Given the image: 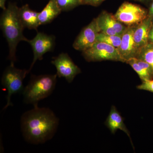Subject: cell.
Listing matches in <instances>:
<instances>
[{
    "instance_id": "obj_1",
    "label": "cell",
    "mask_w": 153,
    "mask_h": 153,
    "mask_svg": "<svg viewBox=\"0 0 153 153\" xmlns=\"http://www.w3.org/2000/svg\"><path fill=\"white\" fill-rule=\"evenodd\" d=\"M59 120L54 113L47 108L34 106L21 118V129L25 140L38 145L46 143L55 135Z\"/></svg>"
},
{
    "instance_id": "obj_2",
    "label": "cell",
    "mask_w": 153,
    "mask_h": 153,
    "mask_svg": "<svg viewBox=\"0 0 153 153\" xmlns=\"http://www.w3.org/2000/svg\"><path fill=\"white\" fill-rule=\"evenodd\" d=\"M19 10L16 4L10 3L7 9L3 10L0 19L1 30L8 44V58L13 65L16 61V52L18 44L21 41L28 42L29 41L23 34L25 28L20 20Z\"/></svg>"
},
{
    "instance_id": "obj_3",
    "label": "cell",
    "mask_w": 153,
    "mask_h": 153,
    "mask_svg": "<svg viewBox=\"0 0 153 153\" xmlns=\"http://www.w3.org/2000/svg\"><path fill=\"white\" fill-rule=\"evenodd\" d=\"M57 74L31 75L28 85L23 94L26 104L38 105V102L52 94L57 82Z\"/></svg>"
},
{
    "instance_id": "obj_4",
    "label": "cell",
    "mask_w": 153,
    "mask_h": 153,
    "mask_svg": "<svg viewBox=\"0 0 153 153\" xmlns=\"http://www.w3.org/2000/svg\"><path fill=\"white\" fill-rule=\"evenodd\" d=\"M29 73V70L19 69L11 64L4 71L1 77V84L7 91V103L4 109L13 105L11 101L12 95L23 92L25 88L23 81Z\"/></svg>"
},
{
    "instance_id": "obj_5",
    "label": "cell",
    "mask_w": 153,
    "mask_h": 153,
    "mask_svg": "<svg viewBox=\"0 0 153 153\" xmlns=\"http://www.w3.org/2000/svg\"><path fill=\"white\" fill-rule=\"evenodd\" d=\"M88 61L113 60L124 62L117 48L102 42H97L92 47L83 51Z\"/></svg>"
},
{
    "instance_id": "obj_6",
    "label": "cell",
    "mask_w": 153,
    "mask_h": 153,
    "mask_svg": "<svg viewBox=\"0 0 153 153\" xmlns=\"http://www.w3.org/2000/svg\"><path fill=\"white\" fill-rule=\"evenodd\" d=\"M115 17L122 23L128 27L138 25L148 16L144 9L134 4L125 2L120 7Z\"/></svg>"
},
{
    "instance_id": "obj_7",
    "label": "cell",
    "mask_w": 153,
    "mask_h": 153,
    "mask_svg": "<svg viewBox=\"0 0 153 153\" xmlns=\"http://www.w3.org/2000/svg\"><path fill=\"white\" fill-rule=\"evenodd\" d=\"M55 38L52 35H48L44 33L37 32V35L32 40H29V43L33 50L34 58L29 68V72L38 60L43 59V56L47 52L53 50L55 46Z\"/></svg>"
},
{
    "instance_id": "obj_8",
    "label": "cell",
    "mask_w": 153,
    "mask_h": 153,
    "mask_svg": "<svg viewBox=\"0 0 153 153\" xmlns=\"http://www.w3.org/2000/svg\"><path fill=\"white\" fill-rule=\"evenodd\" d=\"M51 63L57 69V76L65 78L68 83L72 82L75 76L81 72L80 68L67 53H62L54 57Z\"/></svg>"
},
{
    "instance_id": "obj_9",
    "label": "cell",
    "mask_w": 153,
    "mask_h": 153,
    "mask_svg": "<svg viewBox=\"0 0 153 153\" xmlns=\"http://www.w3.org/2000/svg\"><path fill=\"white\" fill-rule=\"evenodd\" d=\"M100 33L96 19L82 29L73 44L74 49L85 51L97 42V36Z\"/></svg>"
},
{
    "instance_id": "obj_10",
    "label": "cell",
    "mask_w": 153,
    "mask_h": 153,
    "mask_svg": "<svg viewBox=\"0 0 153 153\" xmlns=\"http://www.w3.org/2000/svg\"><path fill=\"white\" fill-rule=\"evenodd\" d=\"M100 33L106 35L122 36L127 27L114 16L103 12L96 19Z\"/></svg>"
},
{
    "instance_id": "obj_11",
    "label": "cell",
    "mask_w": 153,
    "mask_h": 153,
    "mask_svg": "<svg viewBox=\"0 0 153 153\" xmlns=\"http://www.w3.org/2000/svg\"><path fill=\"white\" fill-rule=\"evenodd\" d=\"M134 29L135 27H127L122 35L120 46L118 48L124 62L125 63L131 58L136 57L138 54L139 51L134 40Z\"/></svg>"
},
{
    "instance_id": "obj_12",
    "label": "cell",
    "mask_w": 153,
    "mask_h": 153,
    "mask_svg": "<svg viewBox=\"0 0 153 153\" xmlns=\"http://www.w3.org/2000/svg\"><path fill=\"white\" fill-rule=\"evenodd\" d=\"M153 25L152 19L148 16L146 19L135 27L134 40L139 52L149 43V34Z\"/></svg>"
},
{
    "instance_id": "obj_13",
    "label": "cell",
    "mask_w": 153,
    "mask_h": 153,
    "mask_svg": "<svg viewBox=\"0 0 153 153\" xmlns=\"http://www.w3.org/2000/svg\"><path fill=\"white\" fill-rule=\"evenodd\" d=\"M19 14L22 25L25 28L37 30L40 26L38 20L39 13L30 8L28 4L19 8Z\"/></svg>"
},
{
    "instance_id": "obj_14",
    "label": "cell",
    "mask_w": 153,
    "mask_h": 153,
    "mask_svg": "<svg viewBox=\"0 0 153 153\" xmlns=\"http://www.w3.org/2000/svg\"><path fill=\"white\" fill-rule=\"evenodd\" d=\"M126 63L131 66L142 81L153 79V71L151 66L141 59L133 57Z\"/></svg>"
},
{
    "instance_id": "obj_15",
    "label": "cell",
    "mask_w": 153,
    "mask_h": 153,
    "mask_svg": "<svg viewBox=\"0 0 153 153\" xmlns=\"http://www.w3.org/2000/svg\"><path fill=\"white\" fill-rule=\"evenodd\" d=\"M106 125L112 133L114 134L117 130H120L126 134L130 138L129 132L124 123L123 119L114 106L111 107L107 119Z\"/></svg>"
},
{
    "instance_id": "obj_16",
    "label": "cell",
    "mask_w": 153,
    "mask_h": 153,
    "mask_svg": "<svg viewBox=\"0 0 153 153\" xmlns=\"http://www.w3.org/2000/svg\"><path fill=\"white\" fill-rule=\"evenodd\" d=\"M61 12L55 0H49L43 10L39 13L38 20L40 25H46L52 22Z\"/></svg>"
},
{
    "instance_id": "obj_17",
    "label": "cell",
    "mask_w": 153,
    "mask_h": 153,
    "mask_svg": "<svg viewBox=\"0 0 153 153\" xmlns=\"http://www.w3.org/2000/svg\"><path fill=\"white\" fill-rule=\"evenodd\" d=\"M136 57L148 63L153 71V43L150 42L140 49Z\"/></svg>"
},
{
    "instance_id": "obj_18",
    "label": "cell",
    "mask_w": 153,
    "mask_h": 153,
    "mask_svg": "<svg viewBox=\"0 0 153 153\" xmlns=\"http://www.w3.org/2000/svg\"><path fill=\"white\" fill-rule=\"evenodd\" d=\"M122 36L108 35L99 33L97 36V42H102L118 48L121 42Z\"/></svg>"
},
{
    "instance_id": "obj_19",
    "label": "cell",
    "mask_w": 153,
    "mask_h": 153,
    "mask_svg": "<svg viewBox=\"0 0 153 153\" xmlns=\"http://www.w3.org/2000/svg\"><path fill=\"white\" fill-rule=\"evenodd\" d=\"M62 11H68L83 4V0H55Z\"/></svg>"
},
{
    "instance_id": "obj_20",
    "label": "cell",
    "mask_w": 153,
    "mask_h": 153,
    "mask_svg": "<svg viewBox=\"0 0 153 153\" xmlns=\"http://www.w3.org/2000/svg\"><path fill=\"white\" fill-rule=\"evenodd\" d=\"M137 88L140 90L147 91L153 93V79L142 81V84L138 85Z\"/></svg>"
},
{
    "instance_id": "obj_21",
    "label": "cell",
    "mask_w": 153,
    "mask_h": 153,
    "mask_svg": "<svg viewBox=\"0 0 153 153\" xmlns=\"http://www.w3.org/2000/svg\"><path fill=\"white\" fill-rule=\"evenodd\" d=\"M105 0H83V4L93 6H97Z\"/></svg>"
},
{
    "instance_id": "obj_22",
    "label": "cell",
    "mask_w": 153,
    "mask_h": 153,
    "mask_svg": "<svg viewBox=\"0 0 153 153\" xmlns=\"http://www.w3.org/2000/svg\"><path fill=\"white\" fill-rule=\"evenodd\" d=\"M148 16L151 17V19H152V20L153 23V0L152 2V4H151L149 10Z\"/></svg>"
},
{
    "instance_id": "obj_23",
    "label": "cell",
    "mask_w": 153,
    "mask_h": 153,
    "mask_svg": "<svg viewBox=\"0 0 153 153\" xmlns=\"http://www.w3.org/2000/svg\"><path fill=\"white\" fill-rule=\"evenodd\" d=\"M149 40L150 43H153V25L152 27L151 28L150 31Z\"/></svg>"
},
{
    "instance_id": "obj_24",
    "label": "cell",
    "mask_w": 153,
    "mask_h": 153,
    "mask_svg": "<svg viewBox=\"0 0 153 153\" xmlns=\"http://www.w3.org/2000/svg\"><path fill=\"white\" fill-rule=\"evenodd\" d=\"M7 0H0V7L3 10H5L7 8L6 7V2Z\"/></svg>"
},
{
    "instance_id": "obj_25",
    "label": "cell",
    "mask_w": 153,
    "mask_h": 153,
    "mask_svg": "<svg viewBox=\"0 0 153 153\" xmlns=\"http://www.w3.org/2000/svg\"><path fill=\"white\" fill-rule=\"evenodd\" d=\"M138 1H148V0H138Z\"/></svg>"
}]
</instances>
